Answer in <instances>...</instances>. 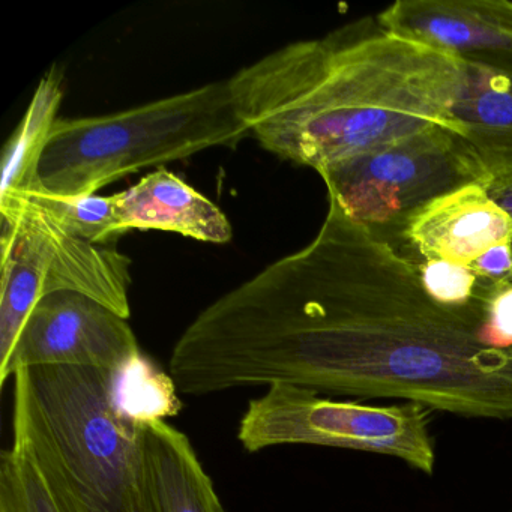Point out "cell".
Returning a JSON list of instances; mask_svg holds the SVG:
<instances>
[{"mask_svg":"<svg viewBox=\"0 0 512 512\" xmlns=\"http://www.w3.org/2000/svg\"><path fill=\"white\" fill-rule=\"evenodd\" d=\"M182 394L283 385L512 421V341L472 301L449 307L418 268L334 199L316 238L206 307L176 341Z\"/></svg>","mask_w":512,"mask_h":512,"instance_id":"obj_1","label":"cell"},{"mask_svg":"<svg viewBox=\"0 0 512 512\" xmlns=\"http://www.w3.org/2000/svg\"><path fill=\"white\" fill-rule=\"evenodd\" d=\"M460 58L379 20L296 41L227 80L239 119L266 151L317 173L415 134H457Z\"/></svg>","mask_w":512,"mask_h":512,"instance_id":"obj_2","label":"cell"},{"mask_svg":"<svg viewBox=\"0 0 512 512\" xmlns=\"http://www.w3.org/2000/svg\"><path fill=\"white\" fill-rule=\"evenodd\" d=\"M13 379V446L38 467L59 511L143 512L140 418L122 374L38 367Z\"/></svg>","mask_w":512,"mask_h":512,"instance_id":"obj_3","label":"cell"},{"mask_svg":"<svg viewBox=\"0 0 512 512\" xmlns=\"http://www.w3.org/2000/svg\"><path fill=\"white\" fill-rule=\"evenodd\" d=\"M247 136L227 82L209 83L110 115L58 118L38 158L31 191L95 196L101 188L146 167L232 146Z\"/></svg>","mask_w":512,"mask_h":512,"instance_id":"obj_4","label":"cell"},{"mask_svg":"<svg viewBox=\"0 0 512 512\" xmlns=\"http://www.w3.org/2000/svg\"><path fill=\"white\" fill-rule=\"evenodd\" d=\"M2 289L0 368L7 365L35 305L53 293L88 296L130 319L131 260L109 245L65 232L28 197L0 199Z\"/></svg>","mask_w":512,"mask_h":512,"instance_id":"obj_5","label":"cell"},{"mask_svg":"<svg viewBox=\"0 0 512 512\" xmlns=\"http://www.w3.org/2000/svg\"><path fill=\"white\" fill-rule=\"evenodd\" d=\"M431 410L413 403L362 404L322 397L299 386H268L250 400L239 422L245 451L313 445L397 458L431 476L436 466Z\"/></svg>","mask_w":512,"mask_h":512,"instance_id":"obj_6","label":"cell"},{"mask_svg":"<svg viewBox=\"0 0 512 512\" xmlns=\"http://www.w3.org/2000/svg\"><path fill=\"white\" fill-rule=\"evenodd\" d=\"M334 199L356 223L401 224L449 191L484 178L460 137L433 128L374 149L319 173Z\"/></svg>","mask_w":512,"mask_h":512,"instance_id":"obj_7","label":"cell"},{"mask_svg":"<svg viewBox=\"0 0 512 512\" xmlns=\"http://www.w3.org/2000/svg\"><path fill=\"white\" fill-rule=\"evenodd\" d=\"M146 362L128 319L79 293H53L29 314L0 388L20 370L74 367L124 374Z\"/></svg>","mask_w":512,"mask_h":512,"instance_id":"obj_8","label":"cell"},{"mask_svg":"<svg viewBox=\"0 0 512 512\" xmlns=\"http://www.w3.org/2000/svg\"><path fill=\"white\" fill-rule=\"evenodd\" d=\"M377 20L398 37L455 58H512L506 0H400Z\"/></svg>","mask_w":512,"mask_h":512,"instance_id":"obj_9","label":"cell"},{"mask_svg":"<svg viewBox=\"0 0 512 512\" xmlns=\"http://www.w3.org/2000/svg\"><path fill=\"white\" fill-rule=\"evenodd\" d=\"M403 236L424 257L467 266L512 242V218L478 182L442 194L404 223Z\"/></svg>","mask_w":512,"mask_h":512,"instance_id":"obj_10","label":"cell"},{"mask_svg":"<svg viewBox=\"0 0 512 512\" xmlns=\"http://www.w3.org/2000/svg\"><path fill=\"white\" fill-rule=\"evenodd\" d=\"M452 121L484 187L512 181V58L461 59Z\"/></svg>","mask_w":512,"mask_h":512,"instance_id":"obj_11","label":"cell"},{"mask_svg":"<svg viewBox=\"0 0 512 512\" xmlns=\"http://www.w3.org/2000/svg\"><path fill=\"white\" fill-rule=\"evenodd\" d=\"M143 512H226L190 439L163 418L139 419Z\"/></svg>","mask_w":512,"mask_h":512,"instance_id":"obj_12","label":"cell"},{"mask_svg":"<svg viewBox=\"0 0 512 512\" xmlns=\"http://www.w3.org/2000/svg\"><path fill=\"white\" fill-rule=\"evenodd\" d=\"M116 206L119 235L161 230L209 244H227L233 236L229 218L214 202L163 167L116 193Z\"/></svg>","mask_w":512,"mask_h":512,"instance_id":"obj_13","label":"cell"},{"mask_svg":"<svg viewBox=\"0 0 512 512\" xmlns=\"http://www.w3.org/2000/svg\"><path fill=\"white\" fill-rule=\"evenodd\" d=\"M62 101V74L53 68L38 85L22 124L8 142L0 199L22 196L35 187V170Z\"/></svg>","mask_w":512,"mask_h":512,"instance_id":"obj_14","label":"cell"},{"mask_svg":"<svg viewBox=\"0 0 512 512\" xmlns=\"http://www.w3.org/2000/svg\"><path fill=\"white\" fill-rule=\"evenodd\" d=\"M44 209L65 232L83 241L109 245L118 238V206L113 196L61 197L40 190L23 194ZM8 199V197H7Z\"/></svg>","mask_w":512,"mask_h":512,"instance_id":"obj_15","label":"cell"},{"mask_svg":"<svg viewBox=\"0 0 512 512\" xmlns=\"http://www.w3.org/2000/svg\"><path fill=\"white\" fill-rule=\"evenodd\" d=\"M0 512H61L38 467L14 446L0 455Z\"/></svg>","mask_w":512,"mask_h":512,"instance_id":"obj_16","label":"cell"},{"mask_svg":"<svg viewBox=\"0 0 512 512\" xmlns=\"http://www.w3.org/2000/svg\"><path fill=\"white\" fill-rule=\"evenodd\" d=\"M416 268L425 292L439 304L458 307L472 301L475 296L478 278L467 266L424 260Z\"/></svg>","mask_w":512,"mask_h":512,"instance_id":"obj_17","label":"cell"},{"mask_svg":"<svg viewBox=\"0 0 512 512\" xmlns=\"http://www.w3.org/2000/svg\"><path fill=\"white\" fill-rule=\"evenodd\" d=\"M469 269L476 275L479 283H512V242L491 248L470 263Z\"/></svg>","mask_w":512,"mask_h":512,"instance_id":"obj_18","label":"cell"},{"mask_svg":"<svg viewBox=\"0 0 512 512\" xmlns=\"http://www.w3.org/2000/svg\"><path fill=\"white\" fill-rule=\"evenodd\" d=\"M479 290L485 298L487 313L494 328L512 341V283H479Z\"/></svg>","mask_w":512,"mask_h":512,"instance_id":"obj_19","label":"cell"},{"mask_svg":"<svg viewBox=\"0 0 512 512\" xmlns=\"http://www.w3.org/2000/svg\"><path fill=\"white\" fill-rule=\"evenodd\" d=\"M485 188H487L491 199L497 205L502 206L508 212L509 217L512 218V181L497 182V184H491Z\"/></svg>","mask_w":512,"mask_h":512,"instance_id":"obj_20","label":"cell"}]
</instances>
